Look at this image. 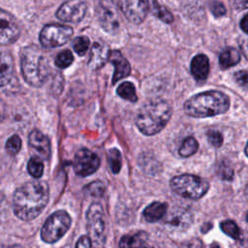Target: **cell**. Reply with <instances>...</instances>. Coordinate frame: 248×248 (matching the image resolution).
<instances>
[{"instance_id": "4dcf8cb0", "label": "cell", "mask_w": 248, "mask_h": 248, "mask_svg": "<svg viewBox=\"0 0 248 248\" xmlns=\"http://www.w3.org/2000/svg\"><path fill=\"white\" fill-rule=\"evenodd\" d=\"M85 190L94 197H101L105 190V185L102 181H93L90 184L85 186Z\"/></svg>"}, {"instance_id": "d6a6232c", "label": "cell", "mask_w": 248, "mask_h": 248, "mask_svg": "<svg viewBox=\"0 0 248 248\" xmlns=\"http://www.w3.org/2000/svg\"><path fill=\"white\" fill-rule=\"evenodd\" d=\"M210 10L211 13L215 17H220L223 16L226 14V8L221 2L213 1L210 3Z\"/></svg>"}, {"instance_id": "1f68e13d", "label": "cell", "mask_w": 248, "mask_h": 248, "mask_svg": "<svg viewBox=\"0 0 248 248\" xmlns=\"http://www.w3.org/2000/svg\"><path fill=\"white\" fill-rule=\"evenodd\" d=\"M207 140L208 141L215 147H219L223 143V137L222 134L217 130H209L207 131Z\"/></svg>"}, {"instance_id": "60d3db41", "label": "cell", "mask_w": 248, "mask_h": 248, "mask_svg": "<svg viewBox=\"0 0 248 248\" xmlns=\"http://www.w3.org/2000/svg\"><path fill=\"white\" fill-rule=\"evenodd\" d=\"M210 248H219V245H218L217 243H212L211 246H210Z\"/></svg>"}, {"instance_id": "5b68a950", "label": "cell", "mask_w": 248, "mask_h": 248, "mask_svg": "<svg viewBox=\"0 0 248 248\" xmlns=\"http://www.w3.org/2000/svg\"><path fill=\"white\" fill-rule=\"evenodd\" d=\"M171 190L177 195L191 200L201 199L209 189V183L197 175L181 174L170 181Z\"/></svg>"}, {"instance_id": "3957f363", "label": "cell", "mask_w": 248, "mask_h": 248, "mask_svg": "<svg viewBox=\"0 0 248 248\" xmlns=\"http://www.w3.org/2000/svg\"><path fill=\"white\" fill-rule=\"evenodd\" d=\"M230 108L229 97L217 90L194 95L184 104L185 112L192 117L203 118L225 113Z\"/></svg>"}, {"instance_id": "e575fe53", "label": "cell", "mask_w": 248, "mask_h": 248, "mask_svg": "<svg viewBox=\"0 0 248 248\" xmlns=\"http://www.w3.org/2000/svg\"><path fill=\"white\" fill-rule=\"evenodd\" d=\"M76 248H92V242L88 235H82L78 238Z\"/></svg>"}, {"instance_id": "2e32d148", "label": "cell", "mask_w": 248, "mask_h": 248, "mask_svg": "<svg viewBox=\"0 0 248 248\" xmlns=\"http://www.w3.org/2000/svg\"><path fill=\"white\" fill-rule=\"evenodd\" d=\"M109 49L106 44L96 42L91 47L88 66L92 70L101 68L109 58Z\"/></svg>"}, {"instance_id": "484cf974", "label": "cell", "mask_w": 248, "mask_h": 248, "mask_svg": "<svg viewBox=\"0 0 248 248\" xmlns=\"http://www.w3.org/2000/svg\"><path fill=\"white\" fill-rule=\"evenodd\" d=\"M27 170L34 178H40L44 173V164L38 157H32L28 161Z\"/></svg>"}, {"instance_id": "277c9868", "label": "cell", "mask_w": 248, "mask_h": 248, "mask_svg": "<svg viewBox=\"0 0 248 248\" xmlns=\"http://www.w3.org/2000/svg\"><path fill=\"white\" fill-rule=\"evenodd\" d=\"M21 72L25 81L40 87L48 76L47 62L37 46H28L21 52Z\"/></svg>"}, {"instance_id": "7bdbcfd3", "label": "cell", "mask_w": 248, "mask_h": 248, "mask_svg": "<svg viewBox=\"0 0 248 248\" xmlns=\"http://www.w3.org/2000/svg\"><path fill=\"white\" fill-rule=\"evenodd\" d=\"M245 154H246V156H248V142H247L246 147H245Z\"/></svg>"}, {"instance_id": "f546056e", "label": "cell", "mask_w": 248, "mask_h": 248, "mask_svg": "<svg viewBox=\"0 0 248 248\" xmlns=\"http://www.w3.org/2000/svg\"><path fill=\"white\" fill-rule=\"evenodd\" d=\"M20 148H21V140L16 135L12 136L6 142V149L12 155L18 153Z\"/></svg>"}, {"instance_id": "ac0fdd59", "label": "cell", "mask_w": 248, "mask_h": 248, "mask_svg": "<svg viewBox=\"0 0 248 248\" xmlns=\"http://www.w3.org/2000/svg\"><path fill=\"white\" fill-rule=\"evenodd\" d=\"M14 60L10 53L0 52V86L7 84L13 76Z\"/></svg>"}, {"instance_id": "8d00e7d4", "label": "cell", "mask_w": 248, "mask_h": 248, "mask_svg": "<svg viewBox=\"0 0 248 248\" xmlns=\"http://www.w3.org/2000/svg\"><path fill=\"white\" fill-rule=\"evenodd\" d=\"M239 46H240V49H241L242 54L248 60V36H245L241 39V41L239 43Z\"/></svg>"}, {"instance_id": "5bb4252c", "label": "cell", "mask_w": 248, "mask_h": 248, "mask_svg": "<svg viewBox=\"0 0 248 248\" xmlns=\"http://www.w3.org/2000/svg\"><path fill=\"white\" fill-rule=\"evenodd\" d=\"M108 59L114 65V73L112 78L113 84L130 75V72H131L130 64L119 50H112L109 53Z\"/></svg>"}, {"instance_id": "ba28073f", "label": "cell", "mask_w": 248, "mask_h": 248, "mask_svg": "<svg viewBox=\"0 0 248 248\" xmlns=\"http://www.w3.org/2000/svg\"><path fill=\"white\" fill-rule=\"evenodd\" d=\"M73 35V29L67 25L47 24L40 33V42L45 47H57L66 44Z\"/></svg>"}, {"instance_id": "ab89813d", "label": "cell", "mask_w": 248, "mask_h": 248, "mask_svg": "<svg viewBox=\"0 0 248 248\" xmlns=\"http://www.w3.org/2000/svg\"><path fill=\"white\" fill-rule=\"evenodd\" d=\"M4 111H5V107L3 102L0 100V122L3 120L4 118Z\"/></svg>"}, {"instance_id": "836d02e7", "label": "cell", "mask_w": 248, "mask_h": 248, "mask_svg": "<svg viewBox=\"0 0 248 248\" xmlns=\"http://www.w3.org/2000/svg\"><path fill=\"white\" fill-rule=\"evenodd\" d=\"M235 81L239 84V85H247L248 84V72L245 70H241V71H237L234 73L233 76Z\"/></svg>"}, {"instance_id": "7a4b0ae2", "label": "cell", "mask_w": 248, "mask_h": 248, "mask_svg": "<svg viewBox=\"0 0 248 248\" xmlns=\"http://www.w3.org/2000/svg\"><path fill=\"white\" fill-rule=\"evenodd\" d=\"M170 116L171 107L167 101L150 100L138 111L136 125L142 134L153 136L165 128Z\"/></svg>"}, {"instance_id": "52a82bcc", "label": "cell", "mask_w": 248, "mask_h": 248, "mask_svg": "<svg viewBox=\"0 0 248 248\" xmlns=\"http://www.w3.org/2000/svg\"><path fill=\"white\" fill-rule=\"evenodd\" d=\"M88 236L94 248H104L106 244L104 210L100 203L93 202L86 213Z\"/></svg>"}, {"instance_id": "7402d4cb", "label": "cell", "mask_w": 248, "mask_h": 248, "mask_svg": "<svg viewBox=\"0 0 248 248\" xmlns=\"http://www.w3.org/2000/svg\"><path fill=\"white\" fill-rule=\"evenodd\" d=\"M148 6H150V9L152 13L159 17L161 20H163L166 23H170L173 20V16L171 13L165 8L164 6H161L158 4L157 0H148Z\"/></svg>"}, {"instance_id": "6da1fadb", "label": "cell", "mask_w": 248, "mask_h": 248, "mask_svg": "<svg viewBox=\"0 0 248 248\" xmlns=\"http://www.w3.org/2000/svg\"><path fill=\"white\" fill-rule=\"evenodd\" d=\"M48 186L44 181H30L14 194L13 208L15 214L23 221L38 217L48 202Z\"/></svg>"}, {"instance_id": "9c48e42d", "label": "cell", "mask_w": 248, "mask_h": 248, "mask_svg": "<svg viewBox=\"0 0 248 248\" xmlns=\"http://www.w3.org/2000/svg\"><path fill=\"white\" fill-rule=\"evenodd\" d=\"M98 20L108 33L114 34L119 29V14L112 0H100L96 10Z\"/></svg>"}, {"instance_id": "83f0119b", "label": "cell", "mask_w": 248, "mask_h": 248, "mask_svg": "<svg viewBox=\"0 0 248 248\" xmlns=\"http://www.w3.org/2000/svg\"><path fill=\"white\" fill-rule=\"evenodd\" d=\"M73 61H74L73 53L70 50L66 49L57 54L55 58V65L60 69H65L69 67L73 63Z\"/></svg>"}, {"instance_id": "b9f144b4", "label": "cell", "mask_w": 248, "mask_h": 248, "mask_svg": "<svg viewBox=\"0 0 248 248\" xmlns=\"http://www.w3.org/2000/svg\"><path fill=\"white\" fill-rule=\"evenodd\" d=\"M245 196H246V198L248 199V184H247V186H246V189H245Z\"/></svg>"}, {"instance_id": "30bf717a", "label": "cell", "mask_w": 248, "mask_h": 248, "mask_svg": "<svg viewBox=\"0 0 248 248\" xmlns=\"http://www.w3.org/2000/svg\"><path fill=\"white\" fill-rule=\"evenodd\" d=\"M99 166V157L87 148L79 149L75 155L74 170L79 176H88L94 173Z\"/></svg>"}, {"instance_id": "f35d334b", "label": "cell", "mask_w": 248, "mask_h": 248, "mask_svg": "<svg viewBox=\"0 0 248 248\" xmlns=\"http://www.w3.org/2000/svg\"><path fill=\"white\" fill-rule=\"evenodd\" d=\"M240 28L242 31L246 34H248V14L243 16V18L240 21Z\"/></svg>"}, {"instance_id": "8992f818", "label": "cell", "mask_w": 248, "mask_h": 248, "mask_svg": "<svg viewBox=\"0 0 248 248\" xmlns=\"http://www.w3.org/2000/svg\"><path fill=\"white\" fill-rule=\"evenodd\" d=\"M71 217L65 210L53 212L45 222L41 230V237L46 243L58 241L70 229Z\"/></svg>"}, {"instance_id": "ee69618b", "label": "cell", "mask_w": 248, "mask_h": 248, "mask_svg": "<svg viewBox=\"0 0 248 248\" xmlns=\"http://www.w3.org/2000/svg\"><path fill=\"white\" fill-rule=\"evenodd\" d=\"M246 221H247V222H248V212H247V213H246Z\"/></svg>"}, {"instance_id": "8fae6325", "label": "cell", "mask_w": 248, "mask_h": 248, "mask_svg": "<svg viewBox=\"0 0 248 248\" xmlns=\"http://www.w3.org/2000/svg\"><path fill=\"white\" fill-rule=\"evenodd\" d=\"M87 5L84 0H68L56 12V16L65 22H79L85 16Z\"/></svg>"}, {"instance_id": "44dd1931", "label": "cell", "mask_w": 248, "mask_h": 248, "mask_svg": "<svg viewBox=\"0 0 248 248\" xmlns=\"http://www.w3.org/2000/svg\"><path fill=\"white\" fill-rule=\"evenodd\" d=\"M144 232L125 234L119 240V248H142L145 240Z\"/></svg>"}, {"instance_id": "603a6c76", "label": "cell", "mask_w": 248, "mask_h": 248, "mask_svg": "<svg viewBox=\"0 0 248 248\" xmlns=\"http://www.w3.org/2000/svg\"><path fill=\"white\" fill-rule=\"evenodd\" d=\"M117 94L125 99V100H128L130 102H137L138 100V97H137V94H136V88L134 86V84L130 81H124L122 82L118 88H117Z\"/></svg>"}, {"instance_id": "d4e9b609", "label": "cell", "mask_w": 248, "mask_h": 248, "mask_svg": "<svg viewBox=\"0 0 248 248\" xmlns=\"http://www.w3.org/2000/svg\"><path fill=\"white\" fill-rule=\"evenodd\" d=\"M220 227H221V230L232 238L236 240H239L241 238V232L238 226L235 224V222L232 220H226L221 223Z\"/></svg>"}, {"instance_id": "cb8c5ba5", "label": "cell", "mask_w": 248, "mask_h": 248, "mask_svg": "<svg viewBox=\"0 0 248 248\" xmlns=\"http://www.w3.org/2000/svg\"><path fill=\"white\" fill-rule=\"evenodd\" d=\"M198 148L199 143L197 140L193 137H188L183 140L180 148L178 149V153L181 157H190L197 152Z\"/></svg>"}, {"instance_id": "4fadbf2b", "label": "cell", "mask_w": 248, "mask_h": 248, "mask_svg": "<svg viewBox=\"0 0 248 248\" xmlns=\"http://www.w3.org/2000/svg\"><path fill=\"white\" fill-rule=\"evenodd\" d=\"M19 32L16 20L9 13L0 9V44L7 45L15 42Z\"/></svg>"}, {"instance_id": "d590c367", "label": "cell", "mask_w": 248, "mask_h": 248, "mask_svg": "<svg viewBox=\"0 0 248 248\" xmlns=\"http://www.w3.org/2000/svg\"><path fill=\"white\" fill-rule=\"evenodd\" d=\"M179 248H202V244L198 239H192L183 243Z\"/></svg>"}, {"instance_id": "74e56055", "label": "cell", "mask_w": 248, "mask_h": 248, "mask_svg": "<svg viewBox=\"0 0 248 248\" xmlns=\"http://www.w3.org/2000/svg\"><path fill=\"white\" fill-rule=\"evenodd\" d=\"M233 6L237 10L248 9V0H234Z\"/></svg>"}, {"instance_id": "ffe728a7", "label": "cell", "mask_w": 248, "mask_h": 248, "mask_svg": "<svg viewBox=\"0 0 248 248\" xmlns=\"http://www.w3.org/2000/svg\"><path fill=\"white\" fill-rule=\"evenodd\" d=\"M240 61V53L234 47L224 49L219 56V65L222 69H228L236 65Z\"/></svg>"}, {"instance_id": "e0dca14e", "label": "cell", "mask_w": 248, "mask_h": 248, "mask_svg": "<svg viewBox=\"0 0 248 248\" xmlns=\"http://www.w3.org/2000/svg\"><path fill=\"white\" fill-rule=\"evenodd\" d=\"M191 74L197 81H204L209 74V60L204 54L196 55L190 66Z\"/></svg>"}, {"instance_id": "4316f807", "label": "cell", "mask_w": 248, "mask_h": 248, "mask_svg": "<svg viewBox=\"0 0 248 248\" xmlns=\"http://www.w3.org/2000/svg\"><path fill=\"white\" fill-rule=\"evenodd\" d=\"M108 165L113 173H118L121 169V154L116 148L108 151Z\"/></svg>"}, {"instance_id": "7c38bea8", "label": "cell", "mask_w": 248, "mask_h": 248, "mask_svg": "<svg viewBox=\"0 0 248 248\" xmlns=\"http://www.w3.org/2000/svg\"><path fill=\"white\" fill-rule=\"evenodd\" d=\"M119 8L126 18L134 23L140 24L146 16L148 0H117Z\"/></svg>"}, {"instance_id": "f1b7e54d", "label": "cell", "mask_w": 248, "mask_h": 248, "mask_svg": "<svg viewBox=\"0 0 248 248\" xmlns=\"http://www.w3.org/2000/svg\"><path fill=\"white\" fill-rule=\"evenodd\" d=\"M89 39L85 36H80L77 37L74 42H73V47L74 50L78 54V55H84L88 48H89Z\"/></svg>"}, {"instance_id": "d6986e66", "label": "cell", "mask_w": 248, "mask_h": 248, "mask_svg": "<svg viewBox=\"0 0 248 248\" xmlns=\"http://www.w3.org/2000/svg\"><path fill=\"white\" fill-rule=\"evenodd\" d=\"M167 212V204L160 202H154L147 205L143 210V217L149 223L159 221Z\"/></svg>"}, {"instance_id": "9a60e30c", "label": "cell", "mask_w": 248, "mask_h": 248, "mask_svg": "<svg viewBox=\"0 0 248 248\" xmlns=\"http://www.w3.org/2000/svg\"><path fill=\"white\" fill-rule=\"evenodd\" d=\"M29 145L45 160L50 156V142L49 140L40 131L33 130L29 135Z\"/></svg>"}]
</instances>
